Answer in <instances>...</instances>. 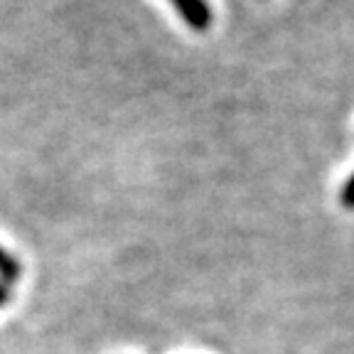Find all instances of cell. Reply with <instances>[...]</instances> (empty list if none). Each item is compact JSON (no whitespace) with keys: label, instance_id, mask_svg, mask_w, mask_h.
I'll return each instance as SVG.
<instances>
[{"label":"cell","instance_id":"6da1fadb","mask_svg":"<svg viewBox=\"0 0 354 354\" xmlns=\"http://www.w3.org/2000/svg\"><path fill=\"white\" fill-rule=\"evenodd\" d=\"M175 10L183 15V20L197 32H205L212 25V8L207 6V0H170Z\"/></svg>","mask_w":354,"mask_h":354},{"label":"cell","instance_id":"7a4b0ae2","mask_svg":"<svg viewBox=\"0 0 354 354\" xmlns=\"http://www.w3.org/2000/svg\"><path fill=\"white\" fill-rule=\"evenodd\" d=\"M0 278L6 283H12L17 278V263L3 249H0Z\"/></svg>","mask_w":354,"mask_h":354},{"label":"cell","instance_id":"3957f363","mask_svg":"<svg viewBox=\"0 0 354 354\" xmlns=\"http://www.w3.org/2000/svg\"><path fill=\"white\" fill-rule=\"evenodd\" d=\"M339 202H342L344 209H354V172L347 177V183L339 192Z\"/></svg>","mask_w":354,"mask_h":354},{"label":"cell","instance_id":"277c9868","mask_svg":"<svg viewBox=\"0 0 354 354\" xmlns=\"http://www.w3.org/2000/svg\"><path fill=\"white\" fill-rule=\"evenodd\" d=\"M6 300H8V293H6V288H3V286H0V305H3V303H6Z\"/></svg>","mask_w":354,"mask_h":354}]
</instances>
